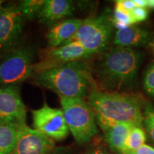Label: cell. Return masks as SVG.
<instances>
[{"instance_id": "cell-1", "label": "cell", "mask_w": 154, "mask_h": 154, "mask_svg": "<svg viewBox=\"0 0 154 154\" xmlns=\"http://www.w3.org/2000/svg\"><path fill=\"white\" fill-rule=\"evenodd\" d=\"M142 53L133 49L114 47L102 54L95 70L102 91L123 93L137 87Z\"/></svg>"}, {"instance_id": "cell-2", "label": "cell", "mask_w": 154, "mask_h": 154, "mask_svg": "<svg viewBox=\"0 0 154 154\" xmlns=\"http://www.w3.org/2000/svg\"><path fill=\"white\" fill-rule=\"evenodd\" d=\"M87 99L102 131L122 123L143 127V109L135 96L94 89Z\"/></svg>"}, {"instance_id": "cell-3", "label": "cell", "mask_w": 154, "mask_h": 154, "mask_svg": "<svg viewBox=\"0 0 154 154\" xmlns=\"http://www.w3.org/2000/svg\"><path fill=\"white\" fill-rule=\"evenodd\" d=\"M32 83L57 93L59 96L84 99L97 88L91 70L82 61L49 69L32 76Z\"/></svg>"}, {"instance_id": "cell-4", "label": "cell", "mask_w": 154, "mask_h": 154, "mask_svg": "<svg viewBox=\"0 0 154 154\" xmlns=\"http://www.w3.org/2000/svg\"><path fill=\"white\" fill-rule=\"evenodd\" d=\"M69 131L79 144L88 143L99 132L95 114L84 99L59 96Z\"/></svg>"}, {"instance_id": "cell-5", "label": "cell", "mask_w": 154, "mask_h": 154, "mask_svg": "<svg viewBox=\"0 0 154 154\" xmlns=\"http://www.w3.org/2000/svg\"><path fill=\"white\" fill-rule=\"evenodd\" d=\"M113 29L112 19L106 14L89 17L82 21L76 34L68 42H76L94 55L102 54L109 49Z\"/></svg>"}, {"instance_id": "cell-6", "label": "cell", "mask_w": 154, "mask_h": 154, "mask_svg": "<svg viewBox=\"0 0 154 154\" xmlns=\"http://www.w3.org/2000/svg\"><path fill=\"white\" fill-rule=\"evenodd\" d=\"M34 51L30 47L11 49L0 61V85H17L34 74Z\"/></svg>"}, {"instance_id": "cell-7", "label": "cell", "mask_w": 154, "mask_h": 154, "mask_svg": "<svg viewBox=\"0 0 154 154\" xmlns=\"http://www.w3.org/2000/svg\"><path fill=\"white\" fill-rule=\"evenodd\" d=\"M38 56L39 61L34 63L33 75L69 63L83 61L94 54L78 42H70L58 47L40 49Z\"/></svg>"}, {"instance_id": "cell-8", "label": "cell", "mask_w": 154, "mask_h": 154, "mask_svg": "<svg viewBox=\"0 0 154 154\" xmlns=\"http://www.w3.org/2000/svg\"><path fill=\"white\" fill-rule=\"evenodd\" d=\"M34 129L57 141L69 136V129L61 109L50 107L47 102L43 106L32 110Z\"/></svg>"}, {"instance_id": "cell-9", "label": "cell", "mask_w": 154, "mask_h": 154, "mask_svg": "<svg viewBox=\"0 0 154 154\" xmlns=\"http://www.w3.org/2000/svg\"><path fill=\"white\" fill-rule=\"evenodd\" d=\"M24 19L19 5L9 4L0 9V52L15 47L22 34Z\"/></svg>"}, {"instance_id": "cell-10", "label": "cell", "mask_w": 154, "mask_h": 154, "mask_svg": "<svg viewBox=\"0 0 154 154\" xmlns=\"http://www.w3.org/2000/svg\"><path fill=\"white\" fill-rule=\"evenodd\" d=\"M55 146L54 140L22 122L11 154H49Z\"/></svg>"}, {"instance_id": "cell-11", "label": "cell", "mask_w": 154, "mask_h": 154, "mask_svg": "<svg viewBox=\"0 0 154 154\" xmlns=\"http://www.w3.org/2000/svg\"><path fill=\"white\" fill-rule=\"evenodd\" d=\"M26 109L17 85L0 87V123L26 122Z\"/></svg>"}, {"instance_id": "cell-12", "label": "cell", "mask_w": 154, "mask_h": 154, "mask_svg": "<svg viewBox=\"0 0 154 154\" xmlns=\"http://www.w3.org/2000/svg\"><path fill=\"white\" fill-rule=\"evenodd\" d=\"M151 32L138 25H131L115 33L113 44L115 47L133 49L145 47L151 42Z\"/></svg>"}, {"instance_id": "cell-13", "label": "cell", "mask_w": 154, "mask_h": 154, "mask_svg": "<svg viewBox=\"0 0 154 154\" xmlns=\"http://www.w3.org/2000/svg\"><path fill=\"white\" fill-rule=\"evenodd\" d=\"M75 10L74 4L69 0H45L38 14V22L52 26L72 16Z\"/></svg>"}, {"instance_id": "cell-14", "label": "cell", "mask_w": 154, "mask_h": 154, "mask_svg": "<svg viewBox=\"0 0 154 154\" xmlns=\"http://www.w3.org/2000/svg\"><path fill=\"white\" fill-rule=\"evenodd\" d=\"M82 21L81 19H66L52 25L47 34L48 47H58L70 41Z\"/></svg>"}, {"instance_id": "cell-15", "label": "cell", "mask_w": 154, "mask_h": 154, "mask_svg": "<svg viewBox=\"0 0 154 154\" xmlns=\"http://www.w3.org/2000/svg\"><path fill=\"white\" fill-rule=\"evenodd\" d=\"M134 125L126 123L118 124L104 131V138L110 149L118 154H124L126 142Z\"/></svg>"}, {"instance_id": "cell-16", "label": "cell", "mask_w": 154, "mask_h": 154, "mask_svg": "<svg viewBox=\"0 0 154 154\" xmlns=\"http://www.w3.org/2000/svg\"><path fill=\"white\" fill-rule=\"evenodd\" d=\"M21 123H0V154H11Z\"/></svg>"}, {"instance_id": "cell-17", "label": "cell", "mask_w": 154, "mask_h": 154, "mask_svg": "<svg viewBox=\"0 0 154 154\" xmlns=\"http://www.w3.org/2000/svg\"><path fill=\"white\" fill-rule=\"evenodd\" d=\"M146 140V133L141 126H134L128 134L125 146V154L127 152H132L139 149L143 144H145Z\"/></svg>"}, {"instance_id": "cell-18", "label": "cell", "mask_w": 154, "mask_h": 154, "mask_svg": "<svg viewBox=\"0 0 154 154\" xmlns=\"http://www.w3.org/2000/svg\"><path fill=\"white\" fill-rule=\"evenodd\" d=\"M44 2L45 0H23L18 5L24 18L32 20L37 18Z\"/></svg>"}, {"instance_id": "cell-19", "label": "cell", "mask_w": 154, "mask_h": 154, "mask_svg": "<svg viewBox=\"0 0 154 154\" xmlns=\"http://www.w3.org/2000/svg\"><path fill=\"white\" fill-rule=\"evenodd\" d=\"M143 125L154 143V105L147 104L143 110Z\"/></svg>"}, {"instance_id": "cell-20", "label": "cell", "mask_w": 154, "mask_h": 154, "mask_svg": "<svg viewBox=\"0 0 154 154\" xmlns=\"http://www.w3.org/2000/svg\"><path fill=\"white\" fill-rule=\"evenodd\" d=\"M113 25L115 27L119 29H123L134 24V21L130 13L125 12L120 9H116L113 14V19H112Z\"/></svg>"}, {"instance_id": "cell-21", "label": "cell", "mask_w": 154, "mask_h": 154, "mask_svg": "<svg viewBox=\"0 0 154 154\" xmlns=\"http://www.w3.org/2000/svg\"><path fill=\"white\" fill-rule=\"evenodd\" d=\"M143 88L148 95L154 97V63L146 69L143 81Z\"/></svg>"}, {"instance_id": "cell-22", "label": "cell", "mask_w": 154, "mask_h": 154, "mask_svg": "<svg viewBox=\"0 0 154 154\" xmlns=\"http://www.w3.org/2000/svg\"><path fill=\"white\" fill-rule=\"evenodd\" d=\"M134 24L138 22H143L148 18L149 16V11L147 8L143 7H135L133 10L130 12Z\"/></svg>"}, {"instance_id": "cell-23", "label": "cell", "mask_w": 154, "mask_h": 154, "mask_svg": "<svg viewBox=\"0 0 154 154\" xmlns=\"http://www.w3.org/2000/svg\"><path fill=\"white\" fill-rule=\"evenodd\" d=\"M136 6L131 0H119L116 2V9L130 13Z\"/></svg>"}, {"instance_id": "cell-24", "label": "cell", "mask_w": 154, "mask_h": 154, "mask_svg": "<svg viewBox=\"0 0 154 154\" xmlns=\"http://www.w3.org/2000/svg\"><path fill=\"white\" fill-rule=\"evenodd\" d=\"M125 154H154V148L151 146L143 144L141 147L132 152H127Z\"/></svg>"}, {"instance_id": "cell-25", "label": "cell", "mask_w": 154, "mask_h": 154, "mask_svg": "<svg viewBox=\"0 0 154 154\" xmlns=\"http://www.w3.org/2000/svg\"><path fill=\"white\" fill-rule=\"evenodd\" d=\"M49 154H74L72 150L66 146H55Z\"/></svg>"}, {"instance_id": "cell-26", "label": "cell", "mask_w": 154, "mask_h": 154, "mask_svg": "<svg viewBox=\"0 0 154 154\" xmlns=\"http://www.w3.org/2000/svg\"><path fill=\"white\" fill-rule=\"evenodd\" d=\"M136 7L146 8V0H132Z\"/></svg>"}, {"instance_id": "cell-27", "label": "cell", "mask_w": 154, "mask_h": 154, "mask_svg": "<svg viewBox=\"0 0 154 154\" xmlns=\"http://www.w3.org/2000/svg\"><path fill=\"white\" fill-rule=\"evenodd\" d=\"M87 154H109V153H108L107 152L103 151V150L96 149L91 150V151H90Z\"/></svg>"}, {"instance_id": "cell-28", "label": "cell", "mask_w": 154, "mask_h": 154, "mask_svg": "<svg viewBox=\"0 0 154 154\" xmlns=\"http://www.w3.org/2000/svg\"><path fill=\"white\" fill-rule=\"evenodd\" d=\"M146 8L154 9V0H146Z\"/></svg>"}, {"instance_id": "cell-29", "label": "cell", "mask_w": 154, "mask_h": 154, "mask_svg": "<svg viewBox=\"0 0 154 154\" xmlns=\"http://www.w3.org/2000/svg\"><path fill=\"white\" fill-rule=\"evenodd\" d=\"M4 2V1H2V0H0V9H2V4Z\"/></svg>"}]
</instances>
